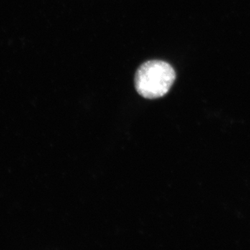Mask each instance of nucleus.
Returning <instances> with one entry per match:
<instances>
[{
  "label": "nucleus",
  "instance_id": "1",
  "mask_svg": "<svg viewBox=\"0 0 250 250\" xmlns=\"http://www.w3.org/2000/svg\"><path fill=\"white\" fill-rule=\"evenodd\" d=\"M176 78L173 67L162 61H149L141 65L135 75V87L146 99H157L170 90Z\"/></svg>",
  "mask_w": 250,
  "mask_h": 250
}]
</instances>
